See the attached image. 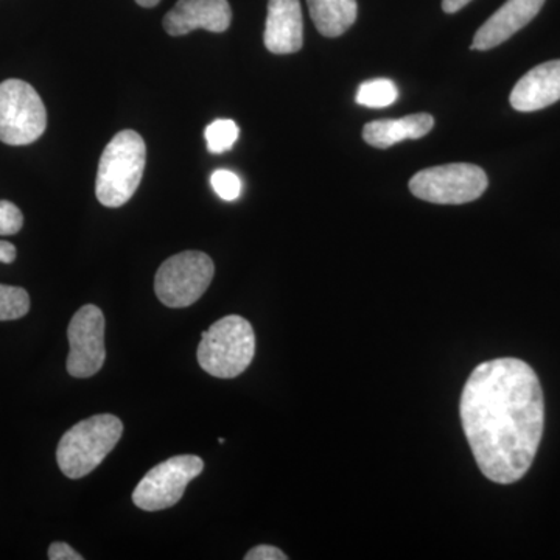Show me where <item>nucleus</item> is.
<instances>
[{
  "label": "nucleus",
  "mask_w": 560,
  "mask_h": 560,
  "mask_svg": "<svg viewBox=\"0 0 560 560\" xmlns=\"http://www.w3.org/2000/svg\"><path fill=\"white\" fill-rule=\"evenodd\" d=\"M264 40L265 47L276 55L302 49L304 24L300 0H268Z\"/></svg>",
  "instance_id": "obj_12"
},
{
  "label": "nucleus",
  "mask_w": 560,
  "mask_h": 560,
  "mask_svg": "<svg viewBox=\"0 0 560 560\" xmlns=\"http://www.w3.org/2000/svg\"><path fill=\"white\" fill-rule=\"evenodd\" d=\"M469 2L470 0H442V10H444L445 13L453 14L464 9Z\"/></svg>",
  "instance_id": "obj_24"
},
{
  "label": "nucleus",
  "mask_w": 560,
  "mask_h": 560,
  "mask_svg": "<svg viewBox=\"0 0 560 560\" xmlns=\"http://www.w3.org/2000/svg\"><path fill=\"white\" fill-rule=\"evenodd\" d=\"M210 184L221 200L235 201L241 197L242 180L230 171H217L210 176Z\"/></svg>",
  "instance_id": "obj_19"
},
{
  "label": "nucleus",
  "mask_w": 560,
  "mask_h": 560,
  "mask_svg": "<svg viewBox=\"0 0 560 560\" xmlns=\"http://www.w3.org/2000/svg\"><path fill=\"white\" fill-rule=\"evenodd\" d=\"M307 5L312 21L326 38L345 35L359 14L357 0H307Z\"/></svg>",
  "instance_id": "obj_15"
},
{
  "label": "nucleus",
  "mask_w": 560,
  "mask_h": 560,
  "mask_svg": "<svg viewBox=\"0 0 560 560\" xmlns=\"http://www.w3.org/2000/svg\"><path fill=\"white\" fill-rule=\"evenodd\" d=\"M488 186V175L474 164L438 165L410 179L411 194L434 205H466L478 200Z\"/></svg>",
  "instance_id": "obj_7"
},
{
  "label": "nucleus",
  "mask_w": 560,
  "mask_h": 560,
  "mask_svg": "<svg viewBox=\"0 0 560 560\" xmlns=\"http://www.w3.org/2000/svg\"><path fill=\"white\" fill-rule=\"evenodd\" d=\"M434 127L433 116L425 113L411 114L399 120H375L363 130V139L375 149H389L401 140L420 139Z\"/></svg>",
  "instance_id": "obj_14"
},
{
  "label": "nucleus",
  "mask_w": 560,
  "mask_h": 560,
  "mask_svg": "<svg viewBox=\"0 0 560 560\" xmlns=\"http://www.w3.org/2000/svg\"><path fill=\"white\" fill-rule=\"evenodd\" d=\"M545 0H508L475 35L471 50H490L511 38L539 14Z\"/></svg>",
  "instance_id": "obj_11"
},
{
  "label": "nucleus",
  "mask_w": 560,
  "mask_h": 560,
  "mask_svg": "<svg viewBox=\"0 0 560 560\" xmlns=\"http://www.w3.org/2000/svg\"><path fill=\"white\" fill-rule=\"evenodd\" d=\"M232 10L228 0H178L164 18L165 32L171 36H183L205 28L223 33L230 28Z\"/></svg>",
  "instance_id": "obj_10"
},
{
  "label": "nucleus",
  "mask_w": 560,
  "mask_h": 560,
  "mask_svg": "<svg viewBox=\"0 0 560 560\" xmlns=\"http://www.w3.org/2000/svg\"><path fill=\"white\" fill-rule=\"evenodd\" d=\"M213 261L200 250H184L161 265L154 279L158 300L171 308L190 307L213 279Z\"/></svg>",
  "instance_id": "obj_6"
},
{
  "label": "nucleus",
  "mask_w": 560,
  "mask_h": 560,
  "mask_svg": "<svg viewBox=\"0 0 560 560\" xmlns=\"http://www.w3.org/2000/svg\"><path fill=\"white\" fill-rule=\"evenodd\" d=\"M397 98H399V90L394 81L388 79L364 81L357 92V103L368 108H386Z\"/></svg>",
  "instance_id": "obj_16"
},
{
  "label": "nucleus",
  "mask_w": 560,
  "mask_h": 560,
  "mask_svg": "<svg viewBox=\"0 0 560 560\" xmlns=\"http://www.w3.org/2000/svg\"><path fill=\"white\" fill-rule=\"evenodd\" d=\"M68 372L75 378H90L106 360L105 315L97 305H83L73 315L68 329Z\"/></svg>",
  "instance_id": "obj_9"
},
{
  "label": "nucleus",
  "mask_w": 560,
  "mask_h": 560,
  "mask_svg": "<svg viewBox=\"0 0 560 560\" xmlns=\"http://www.w3.org/2000/svg\"><path fill=\"white\" fill-rule=\"evenodd\" d=\"M50 560H83V556L79 555L72 547L65 541H55L49 548Z\"/></svg>",
  "instance_id": "obj_22"
},
{
  "label": "nucleus",
  "mask_w": 560,
  "mask_h": 560,
  "mask_svg": "<svg viewBox=\"0 0 560 560\" xmlns=\"http://www.w3.org/2000/svg\"><path fill=\"white\" fill-rule=\"evenodd\" d=\"M47 128V110L38 92L27 81L0 83V142L31 145Z\"/></svg>",
  "instance_id": "obj_5"
},
{
  "label": "nucleus",
  "mask_w": 560,
  "mask_h": 560,
  "mask_svg": "<svg viewBox=\"0 0 560 560\" xmlns=\"http://www.w3.org/2000/svg\"><path fill=\"white\" fill-rule=\"evenodd\" d=\"M254 353L256 335L249 320L230 315L202 331L197 359L212 377L235 378L248 370Z\"/></svg>",
  "instance_id": "obj_4"
},
{
  "label": "nucleus",
  "mask_w": 560,
  "mask_h": 560,
  "mask_svg": "<svg viewBox=\"0 0 560 560\" xmlns=\"http://www.w3.org/2000/svg\"><path fill=\"white\" fill-rule=\"evenodd\" d=\"M24 226L21 209L11 201H0V235L18 234Z\"/></svg>",
  "instance_id": "obj_20"
},
{
  "label": "nucleus",
  "mask_w": 560,
  "mask_h": 560,
  "mask_svg": "<svg viewBox=\"0 0 560 560\" xmlns=\"http://www.w3.org/2000/svg\"><path fill=\"white\" fill-rule=\"evenodd\" d=\"M459 415L488 480L512 485L528 474L544 436L545 399L526 361L506 357L478 364L460 394Z\"/></svg>",
  "instance_id": "obj_1"
},
{
  "label": "nucleus",
  "mask_w": 560,
  "mask_h": 560,
  "mask_svg": "<svg viewBox=\"0 0 560 560\" xmlns=\"http://www.w3.org/2000/svg\"><path fill=\"white\" fill-rule=\"evenodd\" d=\"M238 135H241V128H238L234 120L230 119L212 121L205 132L208 149L210 153L215 154L230 151L234 143L237 142Z\"/></svg>",
  "instance_id": "obj_17"
},
{
  "label": "nucleus",
  "mask_w": 560,
  "mask_h": 560,
  "mask_svg": "<svg viewBox=\"0 0 560 560\" xmlns=\"http://www.w3.org/2000/svg\"><path fill=\"white\" fill-rule=\"evenodd\" d=\"M205 469V460L194 455H179L158 464L140 480L132 501L142 511L156 512L175 506L187 486Z\"/></svg>",
  "instance_id": "obj_8"
},
{
  "label": "nucleus",
  "mask_w": 560,
  "mask_h": 560,
  "mask_svg": "<svg viewBox=\"0 0 560 560\" xmlns=\"http://www.w3.org/2000/svg\"><path fill=\"white\" fill-rule=\"evenodd\" d=\"M161 0H136V3H139L143 9H151V7H156Z\"/></svg>",
  "instance_id": "obj_25"
},
{
  "label": "nucleus",
  "mask_w": 560,
  "mask_h": 560,
  "mask_svg": "<svg viewBox=\"0 0 560 560\" xmlns=\"http://www.w3.org/2000/svg\"><path fill=\"white\" fill-rule=\"evenodd\" d=\"M18 250L13 243L0 241V264H13L16 260Z\"/></svg>",
  "instance_id": "obj_23"
},
{
  "label": "nucleus",
  "mask_w": 560,
  "mask_h": 560,
  "mask_svg": "<svg viewBox=\"0 0 560 560\" xmlns=\"http://www.w3.org/2000/svg\"><path fill=\"white\" fill-rule=\"evenodd\" d=\"M124 434V423L113 415H97L66 431L58 444L57 460L70 480L86 477L101 466Z\"/></svg>",
  "instance_id": "obj_3"
},
{
  "label": "nucleus",
  "mask_w": 560,
  "mask_h": 560,
  "mask_svg": "<svg viewBox=\"0 0 560 560\" xmlns=\"http://www.w3.org/2000/svg\"><path fill=\"white\" fill-rule=\"evenodd\" d=\"M145 140L139 132H117L98 162L95 195L106 208H120L131 200L145 171Z\"/></svg>",
  "instance_id": "obj_2"
},
{
  "label": "nucleus",
  "mask_w": 560,
  "mask_h": 560,
  "mask_svg": "<svg viewBox=\"0 0 560 560\" xmlns=\"http://www.w3.org/2000/svg\"><path fill=\"white\" fill-rule=\"evenodd\" d=\"M289 556L271 545H259L246 552L245 560H287Z\"/></svg>",
  "instance_id": "obj_21"
},
{
  "label": "nucleus",
  "mask_w": 560,
  "mask_h": 560,
  "mask_svg": "<svg viewBox=\"0 0 560 560\" xmlns=\"http://www.w3.org/2000/svg\"><path fill=\"white\" fill-rule=\"evenodd\" d=\"M560 101V60L544 62L523 75L511 92L512 108L530 113Z\"/></svg>",
  "instance_id": "obj_13"
},
{
  "label": "nucleus",
  "mask_w": 560,
  "mask_h": 560,
  "mask_svg": "<svg viewBox=\"0 0 560 560\" xmlns=\"http://www.w3.org/2000/svg\"><path fill=\"white\" fill-rule=\"evenodd\" d=\"M31 311V296L20 287L0 283V320L24 318Z\"/></svg>",
  "instance_id": "obj_18"
}]
</instances>
